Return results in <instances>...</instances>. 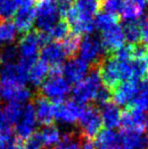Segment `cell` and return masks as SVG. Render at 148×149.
Masks as SVG:
<instances>
[{"label": "cell", "instance_id": "obj_1", "mask_svg": "<svg viewBox=\"0 0 148 149\" xmlns=\"http://www.w3.org/2000/svg\"><path fill=\"white\" fill-rule=\"evenodd\" d=\"M148 74V63L144 59H121L111 57L101 67V78L107 87H116L125 81H139Z\"/></svg>", "mask_w": 148, "mask_h": 149}, {"label": "cell", "instance_id": "obj_2", "mask_svg": "<svg viewBox=\"0 0 148 149\" xmlns=\"http://www.w3.org/2000/svg\"><path fill=\"white\" fill-rule=\"evenodd\" d=\"M41 91L44 98L53 102H61L66 100L70 93V84L61 74V68H55L52 70L43 84L41 85Z\"/></svg>", "mask_w": 148, "mask_h": 149}, {"label": "cell", "instance_id": "obj_3", "mask_svg": "<svg viewBox=\"0 0 148 149\" xmlns=\"http://www.w3.org/2000/svg\"><path fill=\"white\" fill-rule=\"evenodd\" d=\"M104 88L101 75L97 70L89 72L84 78L74 86L73 93L74 100L79 104H88L97 100L101 90Z\"/></svg>", "mask_w": 148, "mask_h": 149}, {"label": "cell", "instance_id": "obj_4", "mask_svg": "<svg viewBox=\"0 0 148 149\" xmlns=\"http://www.w3.org/2000/svg\"><path fill=\"white\" fill-rule=\"evenodd\" d=\"M43 44L44 42L41 33L36 31L26 33L18 44V62L30 70L31 67L37 62L40 49Z\"/></svg>", "mask_w": 148, "mask_h": 149}, {"label": "cell", "instance_id": "obj_5", "mask_svg": "<svg viewBox=\"0 0 148 149\" xmlns=\"http://www.w3.org/2000/svg\"><path fill=\"white\" fill-rule=\"evenodd\" d=\"M61 13L56 0H41L36 8L37 26L42 33H47L60 22Z\"/></svg>", "mask_w": 148, "mask_h": 149}, {"label": "cell", "instance_id": "obj_6", "mask_svg": "<svg viewBox=\"0 0 148 149\" xmlns=\"http://www.w3.org/2000/svg\"><path fill=\"white\" fill-rule=\"evenodd\" d=\"M28 81V69L19 62L1 64L0 83L13 86H24Z\"/></svg>", "mask_w": 148, "mask_h": 149}, {"label": "cell", "instance_id": "obj_7", "mask_svg": "<svg viewBox=\"0 0 148 149\" xmlns=\"http://www.w3.org/2000/svg\"><path fill=\"white\" fill-rule=\"evenodd\" d=\"M105 49L101 39L92 35H86L82 40L78 47L79 59L84 61L87 64H93L101 60L105 53Z\"/></svg>", "mask_w": 148, "mask_h": 149}, {"label": "cell", "instance_id": "obj_8", "mask_svg": "<svg viewBox=\"0 0 148 149\" xmlns=\"http://www.w3.org/2000/svg\"><path fill=\"white\" fill-rule=\"evenodd\" d=\"M82 109L76 100H65L54 106V120L62 125H73L78 122Z\"/></svg>", "mask_w": 148, "mask_h": 149}, {"label": "cell", "instance_id": "obj_9", "mask_svg": "<svg viewBox=\"0 0 148 149\" xmlns=\"http://www.w3.org/2000/svg\"><path fill=\"white\" fill-rule=\"evenodd\" d=\"M78 123L81 132L86 138L97 136L101 132L103 126L99 111L93 107H85L82 109Z\"/></svg>", "mask_w": 148, "mask_h": 149}, {"label": "cell", "instance_id": "obj_10", "mask_svg": "<svg viewBox=\"0 0 148 149\" xmlns=\"http://www.w3.org/2000/svg\"><path fill=\"white\" fill-rule=\"evenodd\" d=\"M38 121L34 112V108L31 104H26L22 109L20 118L15 124L14 132L18 139L26 140L36 133Z\"/></svg>", "mask_w": 148, "mask_h": 149}, {"label": "cell", "instance_id": "obj_11", "mask_svg": "<svg viewBox=\"0 0 148 149\" xmlns=\"http://www.w3.org/2000/svg\"><path fill=\"white\" fill-rule=\"evenodd\" d=\"M67 54L62 43L49 42L45 44L41 50V61L52 67V69L61 68V64L65 61Z\"/></svg>", "mask_w": 148, "mask_h": 149}, {"label": "cell", "instance_id": "obj_12", "mask_svg": "<svg viewBox=\"0 0 148 149\" xmlns=\"http://www.w3.org/2000/svg\"><path fill=\"white\" fill-rule=\"evenodd\" d=\"M88 64L79 58L68 60L61 68V74L69 84H76L89 73Z\"/></svg>", "mask_w": 148, "mask_h": 149}, {"label": "cell", "instance_id": "obj_13", "mask_svg": "<svg viewBox=\"0 0 148 149\" xmlns=\"http://www.w3.org/2000/svg\"><path fill=\"white\" fill-rule=\"evenodd\" d=\"M139 82L138 81H125L115 87L113 94L114 102L117 106H129L134 102L138 95Z\"/></svg>", "mask_w": 148, "mask_h": 149}, {"label": "cell", "instance_id": "obj_14", "mask_svg": "<svg viewBox=\"0 0 148 149\" xmlns=\"http://www.w3.org/2000/svg\"><path fill=\"white\" fill-rule=\"evenodd\" d=\"M32 97V92L26 86H13L0 83V100L8 104H24Z\"/></svg>", "mask_w": 148, "mask_h": 149}, {"label": "cell", "instance_id": "obj_15", "mask_svg": "<svg viewBox=\"0 0 148 149\" xmlns=\"http://www.w3.org/2000/svg\"><path fill=\"white\" fill-rule=\"evenodd\" d=\"M101 42L105 51L115 52L124 46L125 37L123 33V28L119 24H114L111 28L103 31L101 37Z\"/></svg>", "mask_w": 148, "mask_h": 149}, {"label": "cell", "instance_id": "obj_16", "mask_svg": "<svg viewBox=\"0 0 148 149\" xmlns=\"http://www.w3.org/2000/svg\"><path fill=\"white\" fill-rule=\"evenodd\" d=\"M13 26L19 33H28L36 19V9L34 5L20 6L14 14Z\"/></svg>", "mask_w": 148, "mask_h": 149}, {"label": "cell", "instance_id": "obj_17", "mask_svg": "<svg viewBox=\"0 0 148 149\" xmlns=\"http://www.w3.org/2000/svg\"><path fill=\"white\" fill-rule=\"evenodd\" d=\"M99 115H101V123L106 127V129L114 130L121 125L123 114L120 107L117 106L115 102H108L101 104Z\"/></svg>", "mask_w": 148, "mask_h": 149}, {"label": "cell", "instance_id": "obj_18", "mask_svg": "<svg viewBox=\"0 0 148 149\" xmlns=\"http://www.w3.org/2000/svg\"><path fill=\"white\" fill-rule=\"evenodd\" d=\"M145 114L142 111H139L135 108L126 111L122 115V124L123 130L129 131H139L144 132L145 130Z\"/></svg>", "mask_w": 148, "mask_h": 149}, {"label": "cell", "instance_id": "obj_19", "mask_svg": "<svg viewBox=\"0 0 148 149\" xmlns=\"http://www.w3.org/2000/svg\"><path fill=\"white\" fill-rule=\"evenodd\" d=\"M121 138V149H147V138L143 132L123 130Z\"/></svg>", "mask_w": 148, "mask_h": 149}, {"label": "cell", "instance_id": "obj_20", "mask_svg": "<svg viewBox=\"0 0 148 149\" xmlns=\"http://www.w3.org/2000/svg\"><path fill=\"white\" fill-rule=\"evenodd\" d=\"M93 142L95 149H121L120 134L115 130H101V132L95 136Z\"/></svg>", "mask_w": 148, "mask_h": 149}, {"label": "cell", "instance_id": "obj_21", "mask_svg": "<svg viewBox=\"0 0 148 149\" xmlns=\"http://www.w3.org/2000/svg\"><path fill=\"white\" fill-rule=\"evenodd\" d=\"M146 0H125L121 14L126 22H137L144 14Z\"/></svg>", "mask_w": 148, "mask_h": 149}, {"label": "cell", "instance_id": "obj_22", "mask_svg": "<svg viewBox=\"0 0 148 149\" xmlns=\"http://www.w3.org/2000/svg\"><path fill=\"white\" fill-rule=\"evenodd\" d=\"M38 123L49 126L54 120V104L44 97L36 100L33 106Z\"/></svg>", "mask_w": 148, "mask_h": 149}, {"label": "cell", "instance_id": "obj_23", "mask_svg": "<svg viewBox=\"0 0 148 149\" xmlns=\"http://www.w3.org/2000/svg\"><path fill=\"white\" fill-rule=\"evenodd\" d=\"M50 73V67L43 61H37L28 70V81L34 86H41Z\"/></svg>", "mask_w": 148, "mask_h": 149}, {"label": "cell", "instance_id": "obj_24", "mask_svg": "<svg viewBox=\"0 0 148 149\" xmlns=\"http://www.w3.org/2000/svg\"><path fill=\"white\" fill-rule=\"evenodd\" d=\"M39 134H40V137H41L43 146H46V147L53 148L63 138L59 128H57L56 126H51V125L45 126V128Z\"/></svg>", "mask_w": 148, "mask_h": 149}, {"label": "cell", "instance_id": "obj_25", "mask_svg": "<svg viewBox=\"0 0 148 149\" xmlns=\"http://www.w3.org/2000/svg\"><path fill=\"white\" fill-rule=\"evenodd\" d=\"M77 13L86 18L93 19L99 7V0H76L73 5Z\"/></svg>", "mask_w": 148, "mask_h": 149}, {"label": "cell", "instance_id": "obj_26", "mask_svg": "<svg viewBox=\"0 0 148 149\" xmlns=\"http://www.w3.org/2000/svg\"><path fill=\"white\" fill-rule=\"evenodd\" d=\"M16 31L13 24L8 20H1L0 22V47L9 46L16 38Z\"/></svg>", "mask_w": 148, "mask_h": 149}, {"label": "cell", "instance_id": "obj_27", "mask_svg": "<svg viewBox=\"0 0 148 149\" xmlns=\"http://www.w3.org/2000/svg\"><path fill=\"white\" fill-rule=\"evenodd\" d=\"M132 106L133 108L142 112L148 110V77H145L142 82H139L138 95L135 98Z\"/></svg>", "mask_w": 148, "mask_h": 149}, {"label": "cell", "instance_id": "obj_28", "mask_svg": "<svg viewBox=\"0 0 148 149\" xmlns=\"http://www.w3.org/2000/svg\"><path fill=\"white\" fill-rule=\"evenodd\" d=\"M123 33H124L125 41H128L130 45H136L141 39L140 24L137 22H128L124 24Z\"/></svg>", "mask_w": 148, "mask_h": 149}, {"label": "cell", "instance_id": "obj_29", "mask_svg": "<svg viewBox=\"0 0 148 149\" xmlns=\"http://www.w3.org/2000/svg\"><path fill=\"white\" fill-rule=\"evenodd\" d=\"M22 109H24V104H7L4 107V114H5L6 119L10 125H13V124L15 125L16 122L22 116Z\"/></svg>", "mask_w": 148, "mask_h": 149}, {"label": "cell", "instance_id": "obj_30", "mask_svg": "<svg viewBox=\"0 0 148 149\" xmlns=\"http://www.w3.org/2000/svg\"><path fill=\"white\" fill-rule=\"evenodd\" d=\"M116 24H118L116 15L107 13V12L99 13L94 20V26L97 29H99V30H101V31L111 28V26H113Z\"/></svg>", "mask_w": 148, "mask_h": 149}, {"label": "cell", "instance_id": "obj_31", "mask_svg": "<svg viewBox=\"0 0 148 149\" xmlns=\"http://www.w3.org/2000/svg\"><path fill=\"white\" fill-rule=\"evenodd\" d=\"M16 10L17 5L14 0H0V17L2 20H7L12 17Z\"/></svg>", "mask_w": 148, "mask_h": 149}, {"label": "cell", "instance_id": "obj_32", "mask_svg": "<svg viewBox=\"0 0 148 149\" xmlns=\"http://www.w3.org/2000/svg\"><path fill=\"white\" fill-rule=\"evenodd\" d=\"M79 44H80V36L72 33L67 36V38L62 43V45H63L64 49H65L67 56H72L78 51Z\"/></svg>", "mask_w": 148, "mask_h": 149}, {"label": "cell", "instance_id": "obj_33", "mask_svg": "<svg viewBox=\"0 0 148 149\" xmlns=\"http://www.w3.org/2000/svg\"><path fill=\"white\" fill-rule=\"evenodd\" d=\"M18 59L17 48L13 46H6L0 51V63L1 64H7V63L16 62Z\"/></svg>", "mask_w": 148, "mask_h": 149}, {"label": "cell", "instance_id": "obj_34", "mask_svg": "<svg viewBox=\"0 0 148 149\" xmlns=\"http://www.w3.org/2000/svg\"><path fill=\"white\" fill-rule=\"evenodd\" d=\"M125 0H103V8L105 12L113 15L121 13Z\"/></svg>", "mask_w": 148, "mask_h": 149}, {"label": "cell", "instance_id": "obj_35", "mask_svg": "<svg viewBox=\"0 0 148 149\" xmlns=\"http://www.w3.org/2000/svg\"><path fill=\"white\" fill-rule=\"evenodd\" d=\"M52 149H81L80 142L72 136H63L62 140Z\"/></svg>", "mask_w": 148, "mask_h": 149}, {"label": "cell", "instance_id": "obj_36", "mask_svg": "<svg viewBox=\"0 0 148 149\" xmlns=\"http://www.w3.org/2000/svg\"><path fill=\"white\" fill-rule=\"evenodd\" d=\"M42 147H43V143H42L40 134L36 132L34 135H32L28 139H26L24 149H42Z\"/></svg>", "mask_w": 148, "mask_h": 149}, {"label": "cell", "instance_id": "obj_37", "mask_svg": "<svg viewBox=\"0 0 148 149\" xmlns=\"http://www.w3.org/2000/svg\"><path fill=\"white\" fill-rule=\"evenodd\" d=\"M10 126L11 125L8 123L7 119H6L3 108L0 107V134L1 133H10V132H11Z\"/></svg>", "mask_w": 148, "mask_h": 149}, {"label": "cell", "instance_id": "obj_38", "mask_svg": "<svg viewBox=\"0 0 148 149\" xmlns=\"http://www.w3.org/2000/svg\"><path fill=\"white\" fill-rule=\"evenodd\" d=\"M140 33L141 39L143 40L145 45L148 46V14L142 19V22L140 24Z\"/></svg>", "mask_w": 148, "mask_h": 149}, {"label": "cell", "instance_id": "obj_39", "mask_svg": "<svg viewBox=\"0 0 148 149\" xmlns=\"http://www.w3.org/2000/svg\"><path fill=\"white\" fill-rule=\"evenodd\" d=\"M81 149H95L94 142L90 138H85L82 142H80Z\"/></svg>", "mask_w": 148, "mask_h": 149}, {"label": "cell", "instance_id": "obj_40", "mask_svg": "<svg viewBox=\"0 0 148 149\" xmlns=\"http://www.w3.org/2000/svg\"><path fill=\"white\" fill-rule=\"evenodd\" d=\"M6 149H24V147L22 145V144L18 143L16 140H14V141L12 142V143L10 144V145L8 146V147L6 148Z\"/></svg>", "mask_w": 148, "mask_h": 149}, {"label": "cell", "instance_id": "obj_41", "mask_svg": "<svg viewBox=\"0 0 148 149\" xmlns=\"http://www.w3.org/2000/svg\"><path fill=\"white\" fill-rule=\"evenodd\" d=\"M144 126H145V129L148 130V114L145 115V123H144Z\"/></svg>", "mask_w": 148, "mask_h": 149}, {"label": "cell", "instance_id": "obj_42", "mask_svg": "<svg viewBox=\"0 0 148 149\" xmlns=\"http://www.w3.org/2000/svg\"><path fill=\"white\" fill-rule=\"evenodd\" d=\"M147 149H148V138H147Z\"/></svg>", "mask_w": 148, "mask_h": 149}, {"label": "cell", "instance_id": "obj_43", "mask_svg": "<svg viewBox=\"0 0 148 149\" xmlns=\"http://www.w3.org/2000/svg\"><path fill=\"white\" fill-rule=\"evenodd\" d=\"M146 2H148V0H146Z\"/></svg>", "mask_w": 148, "mask_h": 149}]
</instances>
